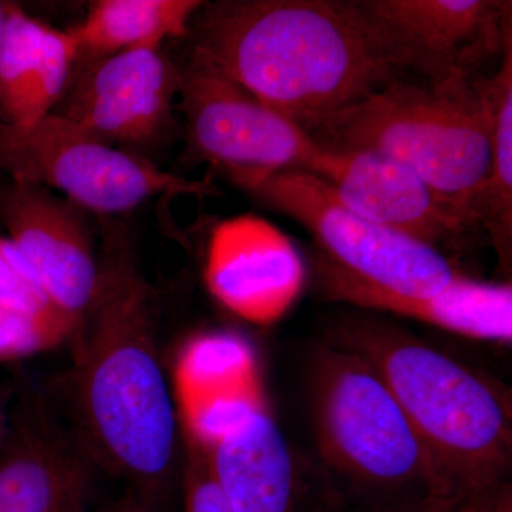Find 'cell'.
Listing matches in <instances>:
<instances>
[{"label":"cell","instance_id":"6da1fadb","mask_svg":"<svg viewBox=\"0 0 512 512\" xmlns=\"http://www.w3.org/2000/svg\"><path fill=\"white\" fill-rule=\"evenodd\" d=\"M73 340L77 439L94 467L161 510L181 471L180 420L151 289L128 255L101 264L99 293Z\"/></svg>","mask_w":512,"mask_h":512},{"label":"cell","instance_id":"7a4b0ae2","mask_svg":"<svg viewBox=\"0 0 512 512\" xmlns=\"http://www.w3.org/2000/svg\"><path fill=\"white\" fill-rule=\"evenodd\" d=\"M188 37L190 55L299 126L402 79L356 0L204 2Z\"/></svg>","mask_w":512,"mask_h":512},{"label":"cell","instance_id":"3957f363","mask_svg":"<svg viewBox=\"0 0 512 512\" xmlns=\"http://www.w3.org/2000/svg\"><path fill=\"white\" fill-rule=\"evenodd\" d=\"M323 342L375 370L454 493L490 497L510 484V387L366 311L330 319Z\"/></svg>","mask_w":512,"mask_h":512},{"label":"cell","instance_id":"277c9868","mask_svg":"<svg viewBox=\"0 0 512 512\" xmlns=\"http://www.w3.org/2000/svg\"><path fill=\"white\" fill-rule=\"evenodd\" d=\"M320 483L372 510L417 507L458 495L441 476L386 384L365 360L326 342L309 363Z\"/></svg>","mask_w":512,"mask_h":512},{"label":"cell","instance_id":"5b68a950","mask_svg":"<svg viewBox=\"0 0 512 512\" xmlns=\"http://www.w3.org/2000/svg\"><path fill=\"white\" fill-rule=\"evenodd\" d=\"M491 113V79L450 90L396 79L301 127L319 146L396 161L467 208L490 163Z\"/></svg>","mask_w":512,"mask_h":512},{"label":"cell","instance_id":"8992f818","mask_svg":"<svg viewBox=\"0 0 512 512\" xmlns=\"http://www.w3.org/2000/svg\"><path fill=\"white\" fill-rule=\"evenodd\" d=\"M0 167L13 181L62 192L80 210L124 214L154 197L211 195L208 181L168 173L64 117L49 114L26 130L0 127Z\"/></svg>","mask_w":512,"mask_h":512},{"label":"cell","instance_id":"52a82bcc","mask_svg":"<svg viewBox=\"0 0 512 512\" xmlns=\"http://www.w3.org/2000/svg\"><path fill=\"white\" fill-rule=\"evenodd\" d=\"M242 190L299 222L333 264L377 288L427 298L463 272L439 249L349 210L306 171H279Z\"/></svg>","mask_w":512,"mask_h":512},{"label":"cell","instance_id":"ba28073f","mask_svg":"<svg viewBox=\"0 0 512 512\" xmlns=\"http://www.w3.org/2000/svg\"><path fill=\"white\" fill-rule=\"evenodd\" d=\"M177 109L192 154L239 188L279 171H306L320 148L298 123L197 56L180 66Z\"/></svg>","mask_w":512,"mask_h":512},{"label":"cell","instance_id":"9c48e42d","mask_svg":"<svg viewBox=\"0 0 512 512\" xmlns=\"http://www.w3.org/2000/svg\"><path fill=\"white\" fill-rule=\"evenodd\" d=\"M397 72L433 90L480 79L484 62L512 40L510 0H356Z\"/></svg>","mask_w":512,"mask_h":512},{"label":"cell","instance_id":"30bf717a","mask_svg":"<svg viewBox=\"0 0 512 512\" xmlns=\"http://www.w3.org/2000/svg\"><path fill=\"white\" fill-rule=\"evenodd\" d=\"M180 92V66L163 47L77 59L52 114L121 150L138 153L170 136Z\"/></svg>","mask_w":512,"mask_h":512},{"label":"cell","instance_id":"8fae6325","mask_svg":"<svg viewBox=\"0 0 512 512\" xmlns=\"http://www.w3.org/2000/svg\"><path fill=\"white\" fill-rule=\"evenodd\" d=\"M306 173L326 183L349 210L451 258L470 251L484 234L466 207L379 154L320 146Z\"/></svg>","mask_w":512,"mask_h":512},{"label":"cell","instance_id":"7c38bea8","mask_svg":"<svg viewBox=\"0 0 512 512\" xmlns=\"http://www.w3.org/2000/svg\"><path fill=\"white\" fill-rule=\"evenodd\" d=\"M83 210L55 192L13 181L0 192V220L57 308L79 323L99 293L101 264Z\"/></svg>","mask_w":512,"mask_h":512},{"label":"cell","instance_id":"4fadbf2b","mask_svg":"<svg viewBox=\"0 0 512 512\" xmlns=\"http://www.w3.org/2000/svg\"><path fill=\"white\" fill-rule=\"evenodd\" d=\"M93 468L74 431L20 402L0 444V512H86Z\"/></svg>","mask_w":512,"mask_h":512},{"label":"cell","instance_id":"5bb4252c","mask_svg":"<svg viewBox=\"0 0 512 512\" xmlns=\"http://www.w3.org/2000/svg\"><path fill=\"white\" fill-rule=\"evenodd\" d=\"M205 282L218 302L255 325H271L291 308L305 282L291 239L254 215L222 221L212 231Z\"/></svg>","mask_w":512,"mask_h":512},{"label":"cell","instance_id":"9a60e30c","mask_svg":"<svg viewBox=\"0 0 512 512\" xmlns=\"http://www.w3.org/2000/svg\"><path fill=\"white\" fill-rule=\"evenodd\" d=\"M313 272L316 291L325 301L392 313L467 339L512 342L511 282H484L460 272L436 295H400L350 275L319 251L313 255Z\"/></svg>","mask_w":512,"mask_h":512},{"label":"cell","instance_id":"2e32d148","mask_svg":"<svg viewBox=\"0 0 512 512\" xmlns=\"http://www.w3.org/2000/svg\"><path fill=\"white\" fill-rule=\"evenodd\" d=\"M201 447L229 511L301 512V461L266 407L245 414Z\"/></svg>","mask_w":512,"mask_h":512},{"label":"cell","instance_id":"e0dca14e","mask_svg":"<svg viewBox=\"0 0 512 512\" xmlns=\"http://www.w3.org/2000/svg\"><path fill=\"white\" fill-rule=\"evenodd\" d=\"M175 406L183 436L208 446L231 424L266 407L254 353L234 335L191 340L175 366Z\"/></svg>","mask_w":512,"mask_h":512},{"label":"cell","instance_id":"ac0fdd59","mask_svg":"<svg viewBox=\"0 0 512 512\" xmlns=\"http://www.w3.org/2000/svg\"><path fill=\"white\" fill-rule=\"evenodd\" d=\"M77 59L73 29L52 28L9 3L0 43V127L26 130L52 114Z\"/></svg>","mask_w":512,"mask_h":512},{"label":"cell","instance_id":"d6986e66","mask_svg":"<svg viewBox=\"0 0 512 512\" xmlns=\"http://www.w3.org/2000/svg\"><path fill=\"white\" fill-rule=\"evenodd\" d=\"M201 0H97L86 18L72 28L79 59L116 55L144 47H163L164 40L188 37Z\"/></svg>","mask_w":512,"mask_h":512},{"label":"cell","instance_id":"ffe728a7","mask_svg":"<svg viewBox=\"0 0 512 512\" xmlns=\"http://www.w3.org/2000/svg\"><path fill=\"white\" fill-rule=\"evenodd\" d=\"M490 163L484 180L468 197L476 217L494 247L498 266L511 275L512 262V40L505 46L500 69L491 77Z\"/></svg>","mask_w":512,"mask_h":512},{"label":"cell","instance_id":"44dd1931","mask_svg":"<svg viewBox=\"0 0 512 512\" xmlns=\"http://www.w3.org/2000/svg\"><path fill=\"white\" fill-rule=\"evenodd\" d=\"M0 306L33 318L79 323L60 311L9 238L0 237Z\"/></svg>","mask_w":512,"mask_h":512},{"label":"cell","instance_id":"7402d4cb","mask_svg":"<svg viewBox=\"0 0 512 512\" xmlns=\"http://www.w3.org/2000/svg\"><path fill=\"white\" fill-rule=\"evenodd\" d=\"M79 328L67 320L33 318L0 306V362H15L73 340Z\"/></svg>","mask_w":512,"mask_h":512},{"label":"cell","instance_id":"603a6c76","mask_svg":"<svg viewBox=\"0 0 512 512\" xmlns=\"http://www.w3.org/2000/svg\"><path fill=\"white\" fill-rule=\"evenodd\" d=\"M302 467V501L301 512H497L504 491L490 497H464V495H450V497L437 498L417 507L403 508V510L380 511L372 508L360 507L349 503L339 495L332 493L329 488L320 483L311 468L301 463Z\"/></svg>","mask_w":512,"mask_h":512},{"label":"cell","instance_id":"cb8c5ba5","mask_svg":"<svg viewBox=\"0 0 512 512\" xmlns=\"http://www.w3.org/2000/svg\"><path fill=\"white\" fill-rule=\"evenodd\" d=\"M185 512H231L218 490L200 444L181 434Z\"/></svg>","mask_w":512,"mask_h":512},{"label":"cell","instance_id":"d4e9b609","mask_svg":"<svg viewBox=\"0 0 512 512\" xmlns=\"http://www.w3.org/2000/svg\"><path fill=\"white\" fill-rule=\"evenodd\" d=\"M156 507H151L143 501L138 500L134 495L128 494L123 500L117 501L116 504H111L109 507L97 512H160Z\"/></svg>","mask_w":512,"mask_h":512},{"label":"cell","instance_id":"484cf974","mask_svg":"<svg viewBox=\"0 0 512 512\" xmlns=\"http://www.w3.org/2000/svg\"><path fill=\"white\" fill-rule=\"evenodd\" d=\"M9 396L3 384H0V444L5 437L6 427L9 421Z\"/></svg>","mask_w":512,"mask_h":512},{"label":"cell","instance_id":"4316f807","mask_svg":"<svg viewBox=\"0 0 512 512\" xmlns=\"http://www.w3.org/2000/svg\"><path fill=\"white\" fill-rule=\"evenodd\" d=\"M497 512H512L511 485L507 488V490L504 491L503 498H501Z\"/></svg>","mask_w":512,"mask_h":512},{"label":"cell","instance_id":"83f0119b","mask_svg":"<svg viewBox=\"0 0 512 512\" xmlns=\"http://www.w3.org/2000/svg\"><path fill=\"white\" fill-rule=\"evenodd\" d=\"M9 3L0 2V43H2L3 30H5L6 16H8Z\"/></svg>","mask_w":512,"mask_h":512}]
</instances>
